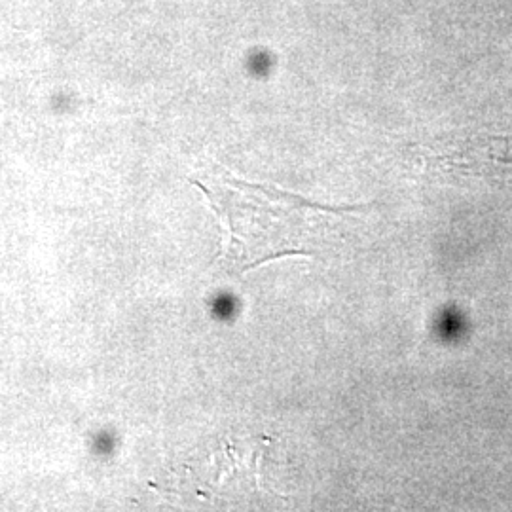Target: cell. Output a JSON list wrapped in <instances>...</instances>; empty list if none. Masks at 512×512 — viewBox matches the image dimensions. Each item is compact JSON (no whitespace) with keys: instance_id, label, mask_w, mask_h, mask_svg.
Returning a JSON list of instances; mask_svg holds the SVG:
<instances>
[{"instance_id":"obj_2","label":"cell","mask_w":512,"mask_h":512,"mask_svg":"<svg viewBox=\"0 0 512 512\" xmlns=\"http://www.w3.org/2000/svg\"><path fill=\"white\" fill-rule=\"evenodd\" d=\"M452 165L467 171H484L488 167H512V137L484 135L461 143L448 154Z\"/></svg>"},{"instance_id":"obj_1","label":"cell","mask_w":512,"mask_h":512,"mask_svg":"<svg viewBox=\"0 0 512 512\" xmlns=\"http://www.w3.org/2000/svg\"><path fill=\"white\" fill-rule=\"evenodd\" d=\"M200 186L226 222L228 243L220 262L238 274L281 256L319 253L338 220L366 209L365 205H321L275 186L236 179L213 188Z\"/></svg>"}]
</instances>
